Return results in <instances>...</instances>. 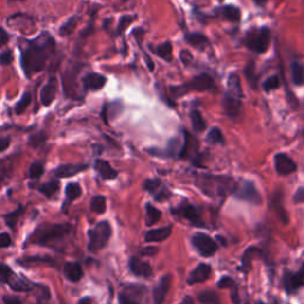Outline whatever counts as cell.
<instances>
[{
  "label": "cell",
  "mask_w": 304,
  "mask_h": 304,
  "mask_svg": "<svg viewBox=\"0 0 304 304\" xmlns=\"http://www.w3.org/2000/svg\"><path fill=\"white\" fill-rule=\"evenodd\" d=\"M111 238V226L107 221L99 222L93 230L89 231V244L88 249L91 252L102 250Z\"/></svg>",
  "instance_id": "cell-5"
},
{
  "label": "cell",
  "mask_w": 304,
  "mask_h": 304,
  "mask_svg": "<svg viewBox=\"0 0 304 304\" xmlns=\"http://www.w3.org/2000/svg\"><path fill=\"white\" fill-rule=\"evenodd\" d=\"M211 266L207 264H200L195 270L190 273L189 278H188V284H196V283H203L211 276Z\"/></svg>",
  "instance_id": "cell-13"
},
{
  "label": "cell",
  "mask_w": 304,
  "mask_h": 304,
  "mask_svg": "<svg viewBox=\"0 0 304 304\" xmlns=\"http://www.w3.org/2000/svg\"><path fill=\"white\" fill-rule=\"evenodd\" d=\"M255 304H265L264 302H262V301H259V302H257Z\"/></svg>",
  "instance_id": "cell-61"
},
{
  "label": "cell",
  "mask_w": 304,
  "mask_h": 304,
  "mask_svg": "<svg viewBox=\"0 0 304 304\" xmlns=\"http://www.w3.org/2000/svg\"><path fill=\"white\" fill-rule=\"evenodd\" d=\"M90 303H91L90 298L89 297H85V298H82L81 301H80L79 304H90Z\"/></svg>",
  "instance_id": "cell-58"
},
{
  "label": "cell",
  "mask_w": 304,
  "mask_h": 304,
  "mask_svg": "<svg viewBox=\"0 0 304 304\" xmlns=\"http://www.w3.org/2000/svg\"><path fill=\"white\" fill-rule=\"evenodd\" d=\"M214 80L212 79L209 75L202 74L198 75V76L194 77L190 82H188L187 85L177 86V87H171L170 90L173 93L174 96H182L185 93H188L189 90H196V91H204L213 89L214 88Z\"/></svg>",
  "instance_id": "cell-4"
},
{
  "label": "cell",
  "mask_w": 304,
  "mask_h": 304,
  "mask_svg": "<svg viewBox=\"0 0 304 304\" xmlns=\"http://www.w3.org/2000/svg\"><path fill=\"white\" fill-rule=\"evenodd\" d=\"M170 284L171 277L169 274L161 278V281L158 282V284L155 286V290H153V304H163L166 294L170 289Z\"/></svg>",
  "instance_id": "cell-10"
},
{
  "label": "cell",
  "mask_w": 304,
  "mask_h": 304,
  "mask_svg": "<svg viewBox=\"0 0 304 304\" xmlns=\"http://www.w3.org/2000/svg\"><path fill=\"white\" fill-rule=\"evenodd\" d=\"M2 179H4V175H2V171H1V169H0V182L2 181Z\"/></svg>",
  "instance_id": "cell-60"
},
{
  "label": "cell",
  "mask_w": 304,
  "mask_h": 304,
  "mask_svg": "<svg viewBox=\"0 0 304 304\" xmlns=\"http://www.w3.org/2000/svg\"><path fill=\"white\" fill-rule=\"evenodd\" d=\"M10 278H11V281H9L10 286L12 287L13 290H16V291H28L31 287V284L29 283L28 281H25V279H18L17 277H15L13 274Z\"/></svg>",
  "instance_id": "cell-29"
},
{
  "label": "cell",
  "mask_w": 304,
  "mask_h": 304,
  "mask_svg": "<svg viewBox=\"0 0 304 304\" xmlns=\"http://www.w3.org/2000/svg\"><path fill=\"white\" fill-rule=\"evenodd\" d=\"M87 165H72V164H67V165H60L55 170V175L57 177H71L74 175L81 173V171L86 170Z\"/></svg>",
  "instance_id": "cell-19"
},
{
  "label": "cell",
  "mask_w": 304,
  "mask_h": 304,
  "mask_svg": "<svg viewBox=\"0 0 304 304\" xmlns=\"http://www.w3.org/2000/svg\"><path fill=\"white\" fill-rule=\"evenodd\" d=\"M223 109L228 117L235 118L241 109V99L234 98L226 93L225 98H223Z\"/></svg>",
  "instance_id": "cell-14"
},
{
  "label": "cell",
  "mask_w": 304,
  "mask_h": 304,
  "mask_svg": "<svg viewBox=\"0 0 304 304\" xmlns=\"http://www.w3.org/2000/svg\"><path fill=\"white\" fill-rule=\"evenodd\" d=\"M134 20L133 16H123L119 19V24H118V34H123L126 29L128 28V25Z\"/></svg>",
  "instance_id": "cell-41"
},
{
  "label": "cell",
  "mask_w": 304,
  "mask_h": 304,
  "mask_svg": "<svg viewBox=\"0 0 304 304\" xmlns=\"http://www.w3.org/2000/svg\"><path fill=\"white\" fill-rule=\"evenodd\" d=\"M161 220V212L157 208L152 206V204L147 203L146 206V225L152 226L157 223Z\"/></svg>",
  "instance_id": "cell-30"
},
{
  "label": "cell",
  "mask_w": 304,
  "mask_h": 304,
  "mask_svg": "<svg viewBox=\"0 0 304 304\" xmlns=\"http://www.w3.org/2000/svg\"><path fill=\"white\" fill-rule=\"evenodd\" d=\"M181 60L184 64H189L190 61L193 60V56L188 51H182L181 53Z\"/></svg>",
  "instance_id": "cell-51"
},
{
  "label": "cell",
  "mask_w": 304,
  "mask_h": 304,
  "mask_svg": "<svg viewBox=\"0 0 304 304\" xmlns=\"http://www.w3.org/2000/svg\"><path fill=\"white\" fill-rule=\"evenodd\" d=\"M217 286L220 289H230V287L235 286V284H234V281L231 277H222L219 281V283H217Z\"/></svg>",
  "instance_id": "cell-47"
},
{
  "label": "cell",
  "mask_w": 304,
  "mask_h": 304,
  "mask_svg": "<svg viewBox=\"0 0 304 304\" xmlns=\"http://www.w3.org/2000/svg\"><path fill=\"white\" fill-rule=\"evenodd\" d=\"M90 211L98 214L104 213L106 211V198L101 195L94 196L90 202Z\"/></svg>",
  "instance_id": "cell-28"
},
{
  "label": "cell",
  "mask_w": 304,
  "mask_h": 304,
  "mask_svg": "<svg viewBox=\"0 0 304 304\" xmlns=\"http://www.w3.org/2000/svg\"><path fill=\"white\" fill-rule=\"evenodd\" d=\"M124 1H125V0H124Z\"/></svg>",
  "instance_id": "cell-64"
},
{
  "label": "cell",
  "mask_w": 304,
  "mask_h": 304,
  "mask_svg": "<svg viewBox=\"0 0 304 304\" xmlns=\"http://www.w3.org/2000/svg\"><path fill=\"white\" fill-rule=\"evenodd\" d=\"M304 284V264L297 273H286L284 276V289L287 294H295Z\"/></svg>",
  "instance_id": "cell-8"
},
{
  "label": "cell",
  "mask_w": 304,
  "mask_h": 304,
  "mask_svg": "<svg viewBox=\"0 0 304 304\" xmlns=\"http://www.w3.org/2000/svg\"><path fill=\"white\" fill-rule=\"evenodd\" d=\"M171 234V227H162L157 230H151L145 234V241L146 243H156V241H163L169 238Z\"/></svg>",
  "instance_id": "cell-16"
},
{
  "label": "cell",
  "mask_w": 304,
  "mask_h": 304,
  "mask_svg": "<svg viewBox=\"0 0 304 304\" xmlns=\"http://www.w3.org/2000/svg\"><path fill=\"white\" fill-rule=\"evenodd\" d=\"M219 1H223V0H219Z\"/></svg>",
  "instance_id": "cell-62"
},
{
  "label": "cell",
  "mask_w": 304,
  "mask_h": 304,
  "mask_svg": "<svg viewBox=\"0 0 304 304\" xmlns=\"http://www.w3.org/2000/svg\"><path fill=\"white\" fill-rule=\"evenodd\" d=\"M245 76H246L247 81L251 83L252 87H255L257 85V76H255V72H254V63L253 61H250L249 63L246 64L245 67Z\"/></svg>",
  "instance_id": "cell-34"
},
{
  "label": "cell",
  "mask_w": 304,
  "mask_h": 304,
  "mask_svg": "<svg viewBox=\"0 0 304 304\" xmlns=\"http://www.w3.org/2000/svg\"><path fill=\"white\" fill-rule=\"evenodd\" d=\"M279 86H281V81H279V77L277 75L268 77L265 82L263 83V89L265 91H271L274 89H278Z\"/></svg>",
  "instance_id": "cell-38"
},
{
  "label": "cell",
  "mask_w": 304,
  "mask_h": 304,
  "mask_svg": "<svg viewBox=\"0 0 304 304\" xmlns=\"http://www.w3.org/2000/svg\"><path fill=\"white\" fill-rule=\"evenodd\" d=\"M161 184H162V183H161L160 179H147V181L145 182V189H146L149 193H152L156 195L157 190L161 188Z\"/></svg>",
  "instance_id": "cell-44"
},
{
  "label": "cell",
  "mask_w": 304,
  "mask_h": 304,
  "mask_svg": "<svg viewBox=\"0 0 304 304\" xmlns=\"http://www.w3.org/2000/svg\"><path fill=\"white\" fill-rule=\"evenodd\" d=\"M76 24H77V17L69 18V19L61 26L60 34L62 35V36H69V35L74 31V29L76 28Z\"/></svg>",
  "instance_id": "cell-35"
},
{
  "label": "cell",
  "mask_w": 304,
  "mask_h": 304,
  "mask_svg": "<svg viewBox=\"0 0 304 304\" xmlns=\"http://www.w3.org/2000/svg\"><path fill=\"white\" fill-rule=\"evenodd\" d=\"M271 207L274 211V213L278 215L279 220L284 223V225H287L289 223V216H287L286 211L283 208L282 206V195L281 193L274 194L272 200H271Z\"/></svg>",
  "instance_id": "cell-18"
},
{
  "label": "cell",
  "mask_w": 304,
  "mask_h": 304,
  "mask_svg": "<svg viewBox=\"0 0 304 304\" xmlns=\"http://www.w3.org/2000/svg\"><path fill=\"white\" fill-rule=\"evenodd\" d=\"M72 227L68 223H62V225H47L41 227L35 233V243L47 245L51 241L60 240L64 238L67 234L71 233Z\"/></svg>",
  "instance_id": "cell-2"
},
{
  "label": "cell",
  "mask_w": 304,
  "mask_h": 304,
  "mask_svg": "<svg viewBox=\"0 0 304 304\" xmlns=\"http://www.w3.org/2000/svg\"><path fill=\"white\" fill-rule=\"evenodd\" d=\"M158 252L157 249L155 247H147V249H143L142 254L143 255H155Z\"/></svg>",
  "instance_id": "cell-53"
},
{
  "label": "cell",
  "mask_w": 304,
  "mask_h": 304,
  "mask_svg": "<svg viewBox=\"0 0 304 304\" xmlns=\"http://www.w3.org/2000/svg\"><path fill=\"white\" fill-rule=\"evenodd\" d=\"M190 119H192V124H193V127L194 130L196 132H203L206 130V122H204L202 114L200 112L194 109L190 114Z\"/></svg>",
  "instance_id": "cell-27"
},
{
  "label": "cell",
  "mask_w": 304,
  "mask_h": 304,
  "mask_svg": "<svg viewBox=\"0 0 304 304\" xmlns=\"http://www.w3.org/2000/svg\"><path fill=\"white\" fill-rule=\"evenodd\" d=\"M10 141L9 138H0V152L5 151L9 147Z\"/></svg>",
  "instance_id": "cell-54"
},
{
  "label": "cell",
  "mask_w": 304,
  "mask_h": 304,
  "mask_svg": "<svg viewBox=\"0 0 304 304\" xmlns=\"http://www.w3.org/2000/svg\"><path fill=\"white\" fill-rule=\"evenodd\" d=\"M145 61H146V63H147V67H149V69L150 71H153V62L151 61V58H150V56L149 55H145Z\"/></svg>",
  "instance_id": "cell-57"
},
{
  "label": "cell",
  "mask_w": 304,
  "mask_h": 304,
  "mask_svg": "<svg viewBox=\"0 0 304 304\" xmlns=\"http://www.w3.org/2000/svg\"><path fill=\"white\" fill-rule=\"evenodd\" d=\"M64 276L71 282H79L82 277V268L77 263H67L63 268Z\"/></svg>",
  "instance_id": "cell-21"
},
{
  "label": "cell",
  "mask_w": 304,
  "mask_h": 304,
  "mask_svg": "<svg viewBox=\"0 0 304 304\" xmlns=\"http://www.w3.org/2000/svg\"><path fill=\"white\" fill-rule=\"evenodd\" d=\"M227 94L232 95L234 98H243V90H241V83L240 77L238 75L232 74L228 77L227 81Z\"/></svg>",
  "instance_id": "cell-20"
},
{
  "label": "cell",
  "mask_w": 304,
  "mask_h": 304,
  "mask_svg": "<svg viewBox=\"0 0 304 304\" xmlns=\"http://www.w3.org/2000/svg\"><path fill=\"white\" fill-rule=\"evenodd\" d=\"M198 301L201 304H220L219 297L213 291H204L198 296Z\"/></svg>",
  "instance_id": "cell-33"
},
{
  "label": "cell",
  "mask_w": 304,
  "mask_h": 304,
  "mask_svg": "<svg viewBox=\"0 0 304 304\" xmlns=\"http://www.w3.org/2000/svg\"><path fill=\"white\" fill-rule=\"evenodd\" d=\"M274 166H276L277 173L282 176H287V175L295 173L297 169L296 163L285 153H278L274 156Z\"/></svg>",
  "instance_id": "cell-9"
},
{
  "label": "cell",
  "mask_w": 304,
  "mask_h": 304,
  "mask_svg": "<svg viewBox=\"0 0 304 304\" xmlns=\"http://www.w3.org/2000/svg\"><path fill=\"white\" fill-rule=\"evenodd\" d=\"M185 41L189 43L193 47L197 48V49H203L204 47L209 44L207 37L202 34H197V32H194V34H188L185 36Z\"/></svg>",
  "instance_id": "cell-22"
},
{
  "label": "cell",
  "mask_w": 304,
  "mask_h": 304,
  "mask_svg": "<svg viewBox=\"0 0 304 304\" xmlns=\"http://www.w3.org/2000/svg\"><path fill=\"white\" fill-rule=\"evenodd\" d=\"M30 104H31L30 93H25L21 96L20 100L17 102V105H16V113H17V114H21V113L28 108V106Z\"/></svg>",
  "instance_id": "cell-37"
},
{
  "label": "cell",
  "mask_w": 304,
  "mask_h": 304,
  "mask_svg": "<svg viewBox=\"0 0 304 304\" xmlns=\"http://www.w3.org/2000/svg\"><path fill=\"white\" fill-rule=\"evenodd\" d=\"M19 1H21V0H19Z\"/></svg>",
  "instance_id": "cell-63"
},
{
  "label": "cell",
  "mask_w": 304,
  "mask_h": 304,
  "mask_svg": "<svg viewBox=\"0 0 304 304\" xmlns=\"http://www.w3.org/2000/svg\"><path fill=\"white\" fill-rule=\"evenodd\" d=\"M120 304H138L136 301L132 300L131 297L125 295H120Z\"/></svg>",
  "instance_id": "cell-52"
},
{
  "label": "cell",
  "mask_w": 304,
  "mask_h": 304,
  "mask_svg": "<svg viewBox=\"0 0 304 304\" xmlns=\"http://www.w3.org/2000/svg\"><path fill=\"white\" fill-rule=\"evenodd\" d=\"M13 61V55L12 51L11 50H4L0 53V64L1 66H9V64L12 63Z\"/></svg>",
  "instance_id": "cell-46"
},
{
  "label": "cell",
  "mask_w": 304,
  "mask_h": 304,
  "mask_svg": "<svg viewBox=\"0 0 304 304\" xmlns=\"http://www.w3.org/2000/svg\"><path fill=\"white\" fill-rule=\"evenodd\" d=\"M254 1L257 2L258 5H264L266 1H268V0H254Z\"/></svg>",
  "instance_id": "cell-59"
},
{
  "label": "cell",
  "mask_w": 304,
  "mask_h": 304,
  "mask_svg": "<svg viewBox=\"0 0 304 304\" xmlns=\"http://www.w3.org/2000/svg\"><path fill=\"white\" fill-rule=\"evenodd\" d=\"M55 42L48 35L47 38L38 37L30 47L21 54V66L23 71L28 76L41 72L45 66V62L49 58L50 53L54 49Z\"/></svg>",
  "instance_id": "cell-1"
},
{
  "label": "cell",
  "mask_w": 304,
  "mask_h": 304,
  "mask_svg": "<svg viewBox=\"0 0 304 304\" xmlns=\"http://www.w3.org/2000/svg\"><path fill=\"white\" fill-rule=\"evenodd\" d=\"M192 243L202 257H212L217 250V245L211 236L204 233H196L193 236Z\"/></svg>",
  "instance_id": "cell-7"
},
{
  "label": "cell",
  "mask_w": 304,
  "mask_h": 304,
  "mask_svg": "<svg viewBox=\"0 0 304 304\" xmlns=\"http://www.w3.org/2000/svg\"><path fill=\"white\" fill-rule=\"evenodd\" d=\"M260 254V251L258 249H255V247H250L249 250H246V252H245L244 257H243V265L245 266V268H247V265H251V260L253 257H257V255Z\"/></svg>",
  "instance_id": "cell-39"
},
{
  "label": "cell",
  "mask_w": 304,
  "mask_h": 304,
  "mask_svg": "<svg viewBox=\"0 0 304 304\" xmlns=\"http://www.w3.org/2000/svg\"><path fill=\"white\" fill-rule=\"evenodd\" d=\"M222 17L228 21L238 23V21L240 20V18H241L240 9H239V7H236V6H233V5H228V6H225L222 9Z\"/></svg>",
  "instance_id": "cell-24"
},
{
  "label": "cell",
  "mask_w": 304,
  "mask_h": 304,
  "mask_svg": "<svg viewBox=\"0 0 304 304\" xmlns=\"http://www.w3.org/2000/svg\"><path fill=\"white\" fill-rule=\"evenodd\" d=\"M7 41H9V36H7V34L5 32V30L0 29V47L4 45L5 43H7Z\"/></svg>",
  "instance_id": "cell-55"
},
{
  "label": "cell",
  "mask_w": 304,
  "mask_h": 304,
  "mask_svg": "<svg viewBox=\"0 0 304 304\" xmlns=\"http://www.w3.org/2000/svg\"><path fill=\"white\" fill-rule=\"evenodd\" d=\"M4 304H21V302L16 297H4Z\"/></svg>",
  "instance_id": "cell-56"
},
{
  "label": "cell",
  "mask_w": 304,
  "mask_h": 304,
  "mask_svg": "<svg viewBox=\"0 0 304 304\" xmlns=\"http://www.w3.org/2000/svg\"><path fill=\"white\" fill-rule=\"evenodd\" d=\"M106 81L107 80L104 75L98 74V72H90L83 77L82 85L86 90H99L104 87Z\"/></svg>",
  "instance_id": "cell-11"
},
{
  "label": "cell",
  "mask_w": 304,
  "mask_h": 304,
  "mask_svg": "<svg viewBox=\"0 0 304 304\" xmlns=\"http://www.w3.org/2000/svg\"><path fill=\"white\" fill-rule=\"evenodd\" d=\"M183 147H184V145H183V146L181 147V144H179V139H173V141L169 142L168 152L170 153V155H176V153H179V155H182Z\"/></svg>",
  "instance_id": "cell-43"
},
{
  "label": "cell",
  "mask_w": 304,
  "mask_h": 304,
  "mask_svg": "<svg viewBox=\"0 0 304 304\" xmlns=\"http://www.w3.org/2000/svg\"><path fill=\"white\" fill-rule=\"evenodd\" d=\"M21 212H23V208L19 207L17 211H15V212H12V213L5 215V221H6V223L10 226L11 228H13L16 226V223H17L18 219H19Z\"/></svg>",
  "instance_id": "cell-40"
},
{
  "label": "cell",
  "mask_w": 304,
  "mask_h": 304,
  "mask_svg": "<svg viewBox=\"0 0 304 304\" xmlns=\"http://www.w3.org/2000/svg\"><path fill=\"white\" fill-rule=\"evenodd\" d=\"M44 173V168L41 163L36 162L31 165L30 168V177L31 179H39Z\"/></svg>",
  "instance_id": "cell-45"
},
{
  "label": "cell",
  "mask_w": 304,
  "mask_h": 304,
  "mask_svg": "<svg viewBox=\"0 0 304 304\" xmlns=\"http://www.w3.org/2000/svg\"><path fill=\"white\" fill-rule=\"evenodd\" d=\"M58 188H60V183H58L57 181H51V182H48V183H45V184L41 185V187H39V192L44 194L47 197H51L54 194L57 192Z\"/></svg>",
  "instance_id": "cell-32"
},
{
  "label": "cell",
  "mask_w": 304,
  "mask_h": 304,
  "mask_svg": "<svg viewBox=\"0 0 304 304\" xmlns=\"http://www.w3.org/2000/svg\"><path fill=\"white\" fill-rule=\"evenodd\" d=\"M291 77L296 86H301L304 82V67L300 62L291 63Z\"/></svg>",
  "instance_id": "cell-25"
},
{
  "label": "cell",
  "mask_w": 304,
  "mask_h": 304,
  "mask_svg": "<svg viewBox=\"0 0 304 304\" xmlns=\"http://www.w3.org/2000/svg\"><path fill=\"white\" fill-rule=\"evenodd\" d=\"M11 276H12V271H11L9 266L0 263V277H2L5 279H9Z\"/></svg>",
  "instance_id": "cell-48"
},
{
  "label": "cell",
  "mask_w": 304,
  "mask_h": 304,
  "mask_svg": "<svg viewBox=\"0 0 304 304\" xmlns=\"http://www.w3.org/2000/svg\"><path fill=\"white\" fill-rule=\"evenodd\" d=\"M156 54L163 60L170 62L173 60V45H171L170 42H164L162 44L158 45Z\"/></svg>",
  "instance_id": "cell-26"
},
{
  "label": "cell",
  "mask_w": 304,
  "mask_h": 304,
  "mask_svg": "<svg viewBox=\"0 0 304 304\" xmlns=\"http://www.w3.org/2000/svg\"><path fill=\"white\" fill-rule=\"evenodd\" d=\"M271 43V31L268 28L252 30L246 36V45L257 54L266 53Z\"/></svg>",
  "instance_id": "cell-3"
},
{
  "label": "cell",
  "mask_w": 304,
  "mask_h": 304,
  "mask_svg": "<svg viewBox=\"0 0 304 304\" xmlns=\"http://www.w3.org/2000/svg\"><path fill=\"white\" fill-rule=\"evenodd\" d=\"M207 141L211 142L212 144H223V143H225L222 132L217 127L212 128V130L209 131L208 136H207Z\"/></svg>",
  "instance_id": "cell-36"
},
{
  "label": "cell",
  "mask_w": 304,
  "mask_h": 304,
  "mask_svg": "<svg viewBox=\"0 0 304 304\" xmlns=\"http://www.w3.org/2000/svg\"><path fill=\"white\" fill-rule=\"evenodd\" d=\"M234 195L239 200L247 201V202L252 204H262L263 201L262 196H260L259 192L255 188L254 183L250 181H244L241 184H239L235 188V190H234Z\"/></svg>",
  "instance_id": "cell-6"
},
{
  "label": "cell",
  "mask_w": 304,
  "mask_h": 304,
  "mask_svg": "<svg viewBox=\"0 0 304 304\" xmlns=\"http://www.w3.org/2000/svg\"><path fill=\"white\" fill-rule=\"evenodd\" d=\"M56 93H57V83H56L55 77L51 79L43 86L41 90V101L44 106H49V105L55 100Z\"/></svg>",
  "instance_id": "cell-12"
},
{
  "label": "cell",
  "mask_w": 304,
  "mask_h": 304,
  "mask_svg": "<svg viewBox=\"0 0 304 304\" xmlns=\"http://www.w3.org/2000/svg\"><path fill=\"white\" fill-rule=\"evenodd\" d=\"M11 245V238L7 233L0 234V249H5Z\"/></svg>",
  "instance_id": "cell-49"
},
{
  "label": "cell",
  "mask_w": 304,
  "mask_h": 304,
  "mask_svg": "<svg viewBox=\"0 0 304 304\" xmlns=\"http://www.w3.org/2000/svg\"><path fill=\"white\" fill-rule=\"evenodd\" d=\"M294 201L296 203L304 202V188H298L294 195Z\"/></svg>",
  "instance_id": "cell-50"
},
{
  "label": "cell",
  "mask_w": 304,
  "mask_h": 304,
  "mask_svg": "<svg viewBox=\"0 0 304 304\" xmlns=\"http://www.w3.org/2000/svg\"><path fill=\"white\" fill-rule=\"evenodd\" d=\"M81 193H82L81 187H80L77 183H69V184L67 185L66 195H67V198H68L69 201L76 200L77 197H80Z\"/></svg>",
  "instance_id": "cell-31"
},
{
  "label": "cell",
  "mask_w": 304,
  "mask_h": 304,
  "mask_svg": "<svg viewBox=\"0 0 304 304\" xmlns=\"http://www.w3.org/2000/svg\"><path fill=\"white\" fill-rule=\"evenodd\" d=\"M130 270L132 271V273L136 274L138 277H146L151 276V266L147 263L143 262V260L139 259L137 257H132L130 259Z\"/></svg>",
  "instance_id": "cell-15"
},
{
  "label": "cell",
  "mask_w": 304,
  "mask_h": 304,
  "mask_svg": "<svg viewBox=\"0 0 304 304\" xmlns=\"http://www.w3.org/2000/svg\"><path fill=\"white\" fill-rule=\"evenodd\" d=\"M45 142V133L44 132H39V133L32 134L29 139V144L31 145L32 147H38L41 146L43 143Z\"/></svg>",
  "instance_id": "cell-42"
},
{
  "label": "cell",
  "mask_w": 304,
  "mask_h": 304,
  "mask_svg": "<svg viewBox=\"0 0 304 304\" xmlns=\"http://www.w3.org/2000/svg\"><path fill=\"white\" fill-rule=\"evenodd\" d=\"M182 214H183V216H184L187 220H189L193 225L203 226L202 221L200 220V215H198L195 207L192 206V204H187V206L183 207Z\"/></svg>",
  "instance_id": "cell-23"
},
{
  "label": "cell",
  "mask_w": 304,
  "mask_h": 304,
  "mask_svg": "<svg viewBox=\"0 0 304 304\" xmlns=\"http://www.w3.org/2000/svg\"><path fill=\"white\" fill-rule=\"evenodd\" d=\"M95 170L100 174V176L104 179H115L118 176V171L114 170L109 163H107L106 161L98 160L95 162Z\"/></svg>",
  "instance_id": "cell-17"
}]
</instances>
